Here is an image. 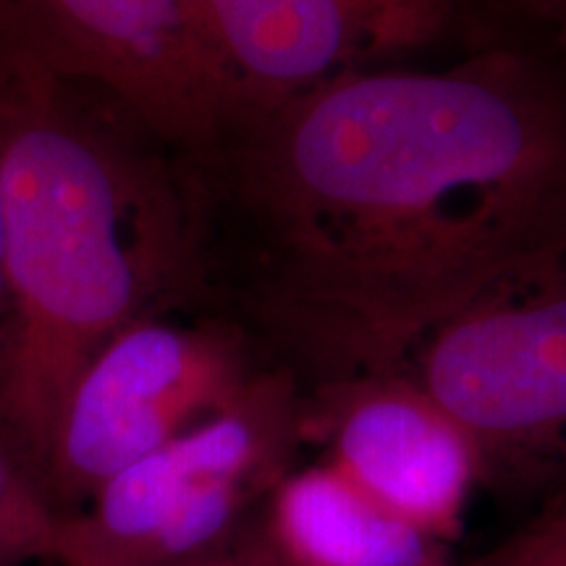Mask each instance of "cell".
Wrapping results in <instances>:
<instances>
[{
  "mask_svg": "<svg viewBox=\"0 0 566 566\" xmlns=\"http://www.w3.org/2000/svg\"><path fill=\"white\" fill-rule=\"evenodd\" d=\"M66 564V516L0 438V566Z\"/></svg>",
  "mask_w": 566,
  "mask_h": 566,
  "instance_id": "cell-10",
  "label": "cell"
},
{
  "mask_svg": "<svg viewBox=\"0 0 566 566\" xmlns=\"http://www.w3.org/2000/svg\"><path fill=\"white\" fill-rule=\"evenodd\" d=\"M509 3L543 24L566 27V0H509Z\"/></svg>",
  "mask_w": 566,
  "mask_h": 566,
  "instance_id": "cell-14",
  "label": "cell"
},
{
  "mask_svg": "<svg viewBox=\"0 0 566 566\" xmlns=\"http://www.w3.org/2000/svg\"><path fill=\"white\" fill-rule=\"evenodd\" d=\"M300 386L263 370L192 430L113 475L66 516L63 566H166L216 551L302 436Z\"/></svg>",
  "mask_w": 566,
  "mask_h": 566,
  "instance_id": "cell-3",
  "label": "cell"
},
{
  "mask_svg": "<svg viewBox=\"0 0 566 566\" xmlns=\"http://www.w3.org/2000/svg\"><path fill=\"white\" fill-rule=\"evenodd\" d=\"M265 537L289 566H449L443 543L380 506L328 459L273 485Z\"/></svg>",
  "mask_w": 566,
  "mask_h": 566,
  "instance_id": "cell-9",
  "label": "cell"
},
{
  "mask_svg": "<svg viewBox=\"0 0 566 566\" xmlns=\"http://www.w3.org/2000/svg\"><path fill=\"white\" fill-rule=\"evenodd\" d=\"M315 391L302 436H321L328 462L407 525L443 546L457 537L485 459L470 430L405 373Z\"/></svg>",
  "mask_w": 566,
  "mask_h": 566,
  "instance_id": "cell-8",
  "label": "cell"
},
{
  "mask_svg": "<svg viewBox=\"0 0 566 566\" xmlns=\"http://www.w3.org/2000/svg\"><path fill=\"white\" fill-rule=\"evenodd\" d=\"M6 80L9 69L0 55V342H3L6 315H9V292H6V265H3V108H6Z\"/></svg>",
  "mask_w": 566,
  "mask_h": 566,
  "instance_id": "cell-13",
  "label": "cell"
},
{
  "mask_svg": "<svg viewBox=\"0 0 566 566\" xmlns=\"http://www.w3.org/2000/svg\"><path fill=\"white\" fill-rule=\"evenodd\" d=\"M176 163L195 307L296 386L401 373L451 317L566 263V71L525 48L349 71Z\"/></svg>",
  "mask_w": 566,
  "mask_h": 566,
  "instance_id": "cell-1",
  "label": "cell"
},
{
  "mask_svg": "<svg viewBox=\"0 0 566 566\" xmlns=\"http://www.w3.org/2000/svg\"><path fill=\"white\" fill-rule=\"evenodd\" d=\"M263 370L252 342L221 315L168 307L116 334L76 380L42 470L63 516L113 475L223 412Z\"/></svg>",
  "mask_w": 566,
  "mask_h": 566,
  "instance_id": "cell-4",
  "label": "cell"
},
{
  "mask_svg": "<svg viewBox=\"0 0 566 566\" xmlns=\"http://www.w3.org/2000/svg\"><path fill=\"white\" fill-rule=\"evenodd\" d=\"M483 454L566 433V263L485 296L433 331L405 370Z\"/></svg>",
  "mask_w": 566,
  "mask_h": 566,
  "instance_id": "cell-6",
  "label": "cell"
},
{
  "mask_svg": "<svg viewBox=\"0 0 566 566\" xmlns=\"http://www.w3.org/2000/svg\"><path fill=\"white\" fill-rule=\"evenodd\" d=\"M166 566H289L283 562L279 551L271 546V541H252L233 548H216L208 554L187 558Z\"/></svg>",
  "mask_w": 566,
  "mask_h": 566,
  "instance_id": "cell-12",
  "label": "cell"
},
{
  "mask_svg": "<svg viewBox=\"0 0 566 566\" xmlns=\"http://www.w3.org/2000/svg\"><path fill=\"white\" fill-rule=\"evenodd\" d=\"M467 566H566V491L520 533Z\"/></svg>",
  "mask_w": 566,
  "mask_h": 566,
  "instance_id": "cell-11",
  "label": "cell"
},
{
  "mask_svg": "<svg viewBox=\"0 0 566 566\" xmlns=\"http://www.w3.org/2000/svg\"><path fill=\"white\" fill-rule=\"evenodd\" d=\"M192 11L229 118L436 45L464 0H192Z\"/></svg>",
  "mask_w": 566,
  "mask_h": 566,
  "instance_id": "cell-7",
  "label": "cell"
},
{
  "mask_svg": "<svg viewBox=\"0 0 566 566\" xmlns=\"http://www.w3.org/2000/svg\"><path fill=\"white\" fill-rule=\"evenodd\" d=\"M6 69L0 438L42 485L103 346L139 317L195 307L192 247L166 142L90 84Z\"/></svg>",
  "mask_w": 566,
  "mask_h": 566,
  "instance_id": "cell-2",
  "label": "cell"
},
{
  "mask_svg": "<svg viewBox=\"0 0 566 566\" xmlns=\"http://www.w3.org/2000/svg\"><path fill=\"white\" fill-rule=\"evenodd\" d=\"M0 53L105 92L174 153L223 118L192 0H0Z\"/></svg>",
  "mask_w": 566,
  "mask_h": 566,
  "instance_id": "cell-5",
  "label": "cell"
}]
</instances>
